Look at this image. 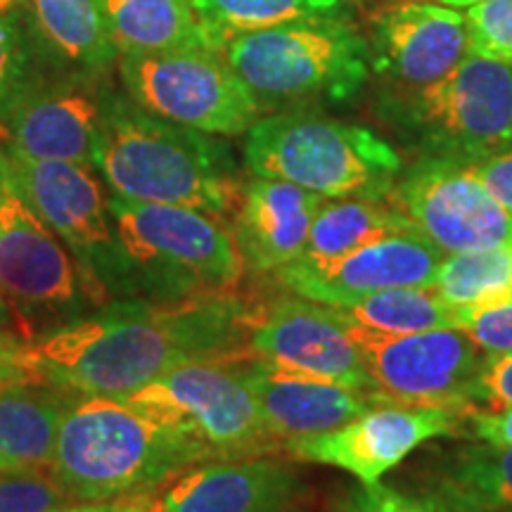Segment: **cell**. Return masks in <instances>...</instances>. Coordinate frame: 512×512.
Returning <instances> with one entry per match:
<instances>
[{
    "label": "cell",
    "instance_id": "obj_21",
    "mask_svg": "<svg viewBox=\"0 0 512 512\" xmlns=\"http://www.w3.org/2000/svg\"><path fill=\"white\" fill-rule=\"evenodd\" d=\"M325 200L328 197L278 178L254 176L245 181L230 228L247 271L275 273L297 261Z\"/></svg>",
    "mask_w": 512,
    "mask_h": 512
},
{
    "label": "cell",
    "instance_id": "obj_20",
    "mask_svg": "<svg viewBox=\"0 0 512 512\" xmlns=\"http://www.w3.org/2000/svg\"><path fill=\"white\" fill-rule=\"evenodd\" d=\"M247 375L268 432L283 451L292 441L337 430L377 406L366 392L271 366L256 356L247 361Z\"/></svg>",
    "mask_w": 512,
    "mask_h": 512
},
{
    "label": "cell",
    "instance_id": "obj_27",
    "mask_svg": "<svg viewBox=\"0 0 512 512\" xmlns=\"http://www.w3.org/2000/svg\"><path fill=\"white\" fill-rule=\"evenodd\" d=\"M441 489L467 512L512 510V446H470L448 460Z\"/></svg>",
    "mask_w": 512,
    "mask_h": 512
},
{
    "label": "cell",
    "instance_id": "obj_39",
    "mask_svg": "<svg viewBox=\"0 0 512 512\" xmlns=\"http://www.w3.org/2000/svg\"><path fill=\"white\" fill-rule=\"evenodd\" d=\"M145 498H131V501H110V503H76L72 508L60 512H138Z\"/></svg>",
    "mask_w": 512,
    "mask_h": 512
},
{
    "label": "cell",
    "instance_id": "obj_3",
    "mask_svg": "<svg viewBox=\"0 0 512 512\" xmlns=\"http://www.w3.org/2000/svg\"><path fill=\"white\" fill-rule=\"evenodd\" d=\"M204 453L119 396H76L57 430L53 475L76 503L152 496Z\"/></svg>",
    "mask_w": 512,
    "mask_h": 512
},
{
    "label": "cell",
    "instance_id": "obj_23",
    "mask_svg": "<svg viewBox=\"0 0 512 512\" xmlns=\"http://www.w3.org/2000/svg\"><path fill=\"white\" fill-rule=\"evenodd\" d=\"M98 3L119 55L216 50L192 0H98Z\"/></svg>",
    "mask_w": 512,
    "mask_h": 512
},
{
    "label": "cell",
    "instance_id": "obj_43",
    "mask_svg": "<svg viewBox=\"0 0 512 512\" xmlns=\"http://www.w3.org/2000/svg\"><path fill=\"white\" fill-rule=\"evenodd\" d=\"M24 3H27V0H0V10H15V8H22Z\"/></svg>",
    "mask_w": 512,
    "mask_h": 512
},
{
    "label": "cell",
    "instance_id": "obj_1",
    "mask_svg": "<svg viewBox=\"0 0 512 512\" xmlns=\"http://www.w3.org/2000/svg\"><path fill=\"white\" fill-rule=\"evenodd\" d=\"M261 304L230 292L178 302L117 299L24 342L22 361L34 384L76 396H131L188 361L249 358Z\"/></svg>",
    "mask_w": 512,
    "mask_h": 512
},
{
    "label": "cell",
    "instance_id": "obj_13",
    "mask_svg": "<svg viewBox=\"0 0 512 512\" xmlns=\"http://www.w3.org/2000/svg\"><path fill=\"white\" fill-rule=\"evenodd\" d=\"M387 200L444 254L512 247V214L465 162L422 157L396 178Z\"/></svg>",
    "mask_w": 512,
    "mask_h": 512
},
{
    "label": "cell",
    "instance_id": "obj_15",
    "mask_svg": "<svg viewBox=\"0 0 512 512\" xmlns=\"http://www.w3.org/2000/svg\"><path fill=\"white\" fill-rule=\"evenodd\" d=\"M252 354L271 366L320 377L373 396L366 358L349 323L332 306L280 297L261 304L252 330Z\"/></svg>",
    "mask_w": 512,
    "mask_h": 512
},
{
    "label": "cell",
    "instance_id": "obj_36",
    "mask_svg": "<svg viewBox=\"0 0 512 512\" xmlns=\"http://www.w3.org/2000/svg\"><path fill=\"white\" fill-rule=\"evenodd\" d=\"M472 176L489 190V195L512 214V150L465 162Z\"/></svg>",
    "mask_w": 512,
    "mask_h": 512
},
{
    "label": "cell",
    "instance_id": "obj_9",
    "mask_svg": "<svg viewBox=\"0 0 512 512\" xmlns=\"http://www.w3.org/2000/svg\"><path fill=\"white\" fill-rule=\"evenodd\" d=\"M387 117L425 157L475 162L512 145V67L467 53L444 79L394 91Z\"/></svg>",
    "mask_w": 512,
    "mask_h": 512
},
{
    "label": "cell",
    "instance_id": "obj_8",
    "mask_svg": "<svg viewBox=\"0 0 512 512\" xmlns=\"http://www.w3.org/2000/svg\"><path fill=\"white\" fill-rule=\"evenodd\" d=\"M249 358L181 363L119 399L181 432L207 460L273 456L283 448L268 432L249 384Z\"/></svg>",
    "mask_w": 512,
    "mask_h": 512
},
{
    "label": "cell",
    "instance_id": "obj_26",
    "mask_svg": "<svg viewBox=\"0 0 512 512\" xmlns=\"http://www.w3.org/2000/svg\"><path fill=\"white\" fill-rule=\"evenodd\" d=\"M337 311L349 325L375 335H413L456 328V309H451L434 287H394L368 294Z\"/></svg>",
    "mask_w": 512,
    "mask_h": 512
},
{
    "label": "cell",
    "instance_id": "obj_6",
    "mask_svg": "<svg viewBox=\"0 0 512 512\" xmlns=\"http://www.w3.org/2000/svg\"><path fill=\"white\" fill-rule=\"evenodd\" d=\"M114 226L140 280V299L178 302L233 292L245 261L226 219L178 204L131 202L112 195Z\"/></svg>",
    "mask_w": 512,
    "mask_h": 512
},
{
    "label": "cell",
    "instance_id": "obj_37",
    "mask_svg": "<svg viewBox=\"0 0 512 512\" xmlns=\"http://www.w3.org/2000/svg\"><path fill=\"white\" fill-rule=\"evenodd\" d=\"M22 347L24 339L0 330V389L17 387V384H34L22 361Z\"/></svg>",
    "mask_w": 512,
    "mask_h": 512
},
{
    "label": "cell",
    "instance_id": "obj_42",
    "mask_svg": "<svg viewBox=\"0 0 512 512\" xmlns=\"http://www.w3.org/2000/svg\"><path fill=\"white\" fill-rule=\"evenodd\" d=\"M441 5H448V8H472V5L484 3V0H437Z\"/></svg>",
    "mask_w": 512,
    "mask_h": 512
},
{
    "label": "cell",
    "instance_id": "obj_45",
    "mask_svg": "<svg viewBox=\"0 0 512 512\" xmlns=\"http://www.w3.org/2000/svg\"><path fill=\"white\" fill-rule=\"evenodd\" d=\"M508 512H512V510H508Z\"/></svg>",
    "mask_w": 512,
    "mask_h": 512
},
{
    "label": "cell",
    "instance_id": "obj_18",
    "mask_svg": "<svg viewBox=\"0 0 512 512\" xmlns=\"http://www.w3.org/2000/svg\"><path fill=\"white\" fill-rule=\"evenodd\" d=\"M460 420L439 408L377 403L361 418L318 437L292 441L285 451L306 463L339 467L363 486H373L425 441L458 434Z\"/></svg>",
    "mask_w": 512,
    "mask_h": 512
},
{
    "label": "cell",
    "instance_id": "obj_32",
    "mask_svg": "<svg viewBox=\"0 0 512 512\" xmlns=\"http://www.w3.org/2000/svg\"><path fill=\"white\" fill-rule=\"evenodd\" d=\"M34 50V36L19 8L0 10V110L34 74Z\"/></svg>",
    "mask_w": 512,
    "mask_h": 512
},
{
    "label": "cell",
    "instance_id": "obj_38",
    "mask_svg": "<svg viewBox=\"0 0 512 512\" xmlns=\"http://www.w3.org/2000/svg\"><path fill=\"white\" fill-rule=\"evenodd\" d=\"M467 422L482 444L512 446V408L498 413H472Z\"/></svg>",
    "mask_w": 512,
    "mask_h": 512
},
{
    "label": "cell",
    "instance_id": "obj_28",
    "mask_svg": "<svg viewBox=\"0 0 512 512\" xmlns=\"http://www.w3.org/2000/svg\"><path fill=\"white\" fill-rule=\"evenodd\" d=\"M214 48L223 53L233 38L311 17H332L344 0H192Z\"/></svg>",
    "mask_w": 512,
    "mask_h": 512
},
{
    "label": "cell",
    "instance_id": "obj_25",
    "mask_svg": "<svg viewBox=\"0 0 512 512\" xmlns=\"http://www.w3.org/2000/svg\"><path fill=\"white\" fill-rule=\"evenodd\" d=\"M415 230L413 223L384 197H337L320 204L311 223L309 240L299 259L323 264L337 256L354 252L370 242L394 233Z\"/></svg>",
    "mask_w": 512,
    "mask_h": 512
},
{
    "label": "cell",
    "instance_id": "obj_22",
    "mask_svg": "<svg viewBox=\"0 0 512 512\" xmlns=\"http://www.w3.org/2000/svg\"><path fill=\"white\" fill-rule=\"evenodd\" d=\"M24 5L36 46L60 69L102 76L119 62L98 0H27Z\"/></svg>",
    "mask_w": 512,
    "mask_h": 512
},
{
    "label": "cell",
    "instance_id": "obj_11",
    "mask_svg": "<svg viewBox=\"0 0 512 512\" xmlns=\"http://www.w3.org/2000/svg\"><path fill=\"white\" fill-rule=\"evenodd\" d=\"M117 64L128 98L159 119L211 136H240L264 117L247 83L216 50L126 53Z\"/></svg>",
    "mask_w": 512,
    "mask_h": 512
},
{
    "label": "cell",
    "instance_id": "obj_14",
    "mask_svg": "<svg viewBox=\"0 0 512 512\" xmlns=\"http://www.w3.org/2000/svg\"><path fill=\"white\" fill-rule=\"evenodd\" d=\"M110 91L100 76L31 74L0 110L5 145L36 159L93 166Z\"/></svg>",
    "mask_w": 512,
    "mask_h": 512
},
{
    "label": "cell",
    "instance_id": "obj_24",
    "mask_svg": "<svg viewBox=\"0 0 512 512\" xmlns=\"http://www.w3.org/2000/svg\"><path fill=\"white\" fill-rule=\"evenodd\" d=\"M69 401L43 384L0 389V472H50Z\"/></svg>",
    "mask_w": 512,
    "mask_h": 512
},
{
    "label": "cell",
    "instance_id": "obj_44",
    "mask_svg": "<svg viewBox=\"0 0 512 512\" xmlns=\"http://www.w3.org/2000/svg\"><path fill=\"white\" fill-rule=\"evenodd\" d=\"M138 512H150V505H147V498L143 501V505H140Z\"/></svg>",
    "mask_w": 512,
    "mask_h": 512
},
{
    "label": "cell",
    "instance_id": "obj_19",
    "mask_svg": "<svg viewBox=\"0 0 512 512\" xmlns=\"http://www.w3.org/2000/svg\"><path fill=\"white\" fill-rule=\"evenodd\" d=\"M302 477L271 456L207 460L147 496L150 512H302Z\"/></svg>",
    "mask_w": 512,
    "mask_h": 512
},
{
    "label": "cell",
    "instance_id": "obj_29",
    "mask_svg": "<svg viewBox=\"0 0 512 512\" xmlns=\"http://www.w3.org/2000/svg\"><path fill=\"white\" fill-rule=\"evenodd\" d=\"M512 278V247L444 256L434 290L451 309L501 302Z\"/></svg>",
    "mask_w": 512,
    "mask_h": 512
},
{
    "label": "cell",
    "instance_id": "obj_34",
    "mask_svg": "<svg viewBox=\"0 0 512 512\" xmlns=\"http://www.w3.org/2000/svg\"><path fill=\"white\" fill-rule=\"evenodd\" d=\"M335 512H456L451 505L434 498L413 496L392 486L373 484L354 489L337 503Z\"/></svg>",
    "mask_w": 512,
    "mask_h": 512
},
{
    "label": "cell",
    "instance_id": "obj_17",
    "mask_svg": "<svg viewBox=\"0 0 512 512\" xmlns=\"http://www.w3.org/2000/svg\"><path fill=\"white\" fill-rule=\"evenodd\" d=\"M370 67L392 91H418L456 69L467 55L465 15L425 0L380 5L368 12Z\"/></svg>",
    "mask_w": 512,
    "mask_h": 512
},
{
    "label": "cell",
    "instance_id": "obj_40",
    "mask_svg": "<svg viewBox=\"0 0 512 512\" xmlns=\"http://www.w3.org/2000/svg\"><path fill=\"white\" fill-rule=\"evenodd\" d=\"M10 181H12V169H10L8 152H5V147H0V197H3V192L8 188Z\"/></svg>",
    "mask_w": 512,
    "mask_h": 512
},
{
    "label": "cell",
    "instance_id": "obj_4",
    "mask_svg": "<svg viewBox=\"0 0 512 512\" xmlns=\"http://www.w3.org/2000/svg\"><path fill=\"white\" fill-rule=\"evenodd\" d=\"M261 110H299L356 98L368 83L370 48L349 19L311 17L242 34L223 48Z\"/></svg>",
    "mask_w": 512,
    "mask_h": 512
},
{
    "label": "cell",
    "instance_id": "obj_31",
    "mask_svg": "<svg viewBox=\"0 0 512 512\" xmlns=\"http://www.w3.org/2000/svg\"><path fill=\"white\" fill-rule=\"evenodd\" d=\"M76 501L48 470L0 472V512H60Z\"/></svg>",
    "mask_w": 512,
    "mask_h": 512
},
{
    "label": "cell",
    "instance_id": "obj_5",
    "mask_svg": "<svg viewBox=\"0 0 512 512\" xmlns=\"http://www.w3.org/2000/svg\"><path fill=\"white\" fill-rule=\"evenodd\" d=\"M245 162L254 176L294 183L328 200L384 197L403 169L399 152L373 128L306 107L256 121L247 131Z\"/></svg>",
    "mask_w": 512,
    "mask_h": 512
},
{
    "label": "cell",
    "instance_id": "obj_33",
    "mask_svg": "<svg viewBox=\"0 0 512 512\" xmlns=\"http://www.w3.org/2000/svg\"><path fill=\"white\" fill-rule=\"evenodd\" d=\"M456 328L486 354L512 351V302H482L456 309Z\"/></svg>",
    "mask_w": 512,
    "mask_h": 512
},
{
    "label": "cell",
    "instance_id": "obj_12",
    "mask_svg": "<svg viewBox=\"0 0 512 512\" xmlns=\"http://www.w3.org/2000/svg\"><path fill=\"white\" fill-rule=\"evenodd\" d=\"M366 358L373 401L392 406L439 408L467 420L472 408V384L479 347L458 328H441L413 335H375L349 325Z\"/></svg>",
    "mask_w": 512,
    "mask_h": 512
},
{
    "label": "cell",
    "instance_id": "obj_10",
    "mask_svg": "<svg viewBox=\"0 0 512 512\" xmlns=\"http://www.w3.org/2000/svg\"><path fill=\"white\" fill-rule=\"evenodd\" d=\"M0 297L24 342L64 328L93 309L72 254L19 195L15 178L0 197Z\"/></svg>",
    "mask_w": 512,
    "mask_h": 512
},
{
    "label": "cell",
    "instance_id": "obj_41",
    "mask_svg": "<svg viewBox=\"0 0 512 512\" xmlns=\"http://www.w3.org/2000/svg\"><path fill=\"white\" fill-rule=\"evenodd\" d=\"M0 330H3V332H12V335H17L15 318H12L8 304L3 302V297H0ZM17 337H19V335H17ZM19 339H22V337H19Z\"/></svg>",
    "mask_w": 512,
    "mask_h": 512
},
{
    "label": "cell",
    "instance_id": "obj_30",
    "mask_svg": "<svg viewBox=\"0 0 512 512\" xmlns=\"http://www.w3.org/2000/svg\"><path fill=\"white\" fill-rule=\"evenodd\" d=\"M467 53L512 67V0H484L465 12Z\"/></svg>",
    "mask_w": 512,
    "mask_h": 512
},
{
    "label": "cell",
    "instance_id": "obj_16",
    "mask_svg": "<svg viewBox=\"0 0 512 512\" xmlns=\"http://www.w3.org/2000/svg\"><path fill=\"white\" fill-rule=\"evenodd\" d=\"M441 264L444 252L439 247L418 230H406L323 264L297 259L273 275L290 294L342 309L394 287H434Z\"/></svg>",
    "mask_w": 512,
    "mask_h": 512
},
{
    "label": "cell",
    "instance_id": "obj_35",
    "mask_svg": "<svg viewBox=\"0 0 512 512\" xmlns=\"http://www.w3.org/2000/svg\"><path fill=\"white\" fill-rule=\"evenodd\" d=\"M475 413H498L512 408V351L486 354L472 384Z\"/></svg>",
    "mask_w": 512,
    "mask_h": 512
},
{
    "label": "cell",
    "instance_id": "obj_2",
    "mask_svg": "<svg viewBox=\"0 0 512 512\" xmlns=\"http://www.w3.org/2000/svg\"><path fill=\"white\" fill-rule=\"evenodd\" d=\"M93 166L124 200L178 204L221 219L233 216L245 188L219 138L159 119L114 91L107 95Z\"/></svg>",
    "mask_w": 512,
    "mask_h": 512
},
{
    "label": "cell",
    "instance_id": "obj_7",
    "mask_svg": "<svg viewBox=\"0 0 512 512\" xmlns=\"http://www.w3.org/2000/svg\"><path fill=\"white\" fill-rule=\"evenodd\" d=\"M3 147L19 195L69 249L93 309L117 299H140L136 264L119 238L110 197L95 166L36 159Z\"/></svg>",
    "mask_w": 512,
    "mask_h": 512
}]
</instances>
